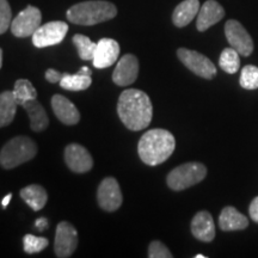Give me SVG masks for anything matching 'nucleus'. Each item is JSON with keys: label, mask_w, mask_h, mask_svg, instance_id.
<instances>
[{"label": "nucleus", "mask_w": 258, "mask_h": 258, "mask_svg": "<svg viewBox=\"0 0 258 258\" xmlns=\"http://www.w3.org/2000/svg\"><path fill=\"white\" fill-rule=\"evenodd\" d=\"M117 114L128 129L141 131L147 128L152 121V102L144 91L137 89L125 90L118 98Z\"/></svg>", "instance_id": "nucleus-1"}, {"label": "nucleus", "mask_w": 258, "mask_h": 258, "mask_svg": "<svg viewBox=\"0 0 258 258\" xmlns=\"http://www.w3.org/2000/svg\"><path fill=\"white\" fill-rule=\"evenodd\" d=\"M176 147L175 137L166 129H151L139 140L138 153L146 165L157 166L171 157Z\"/></svg>", "instance_id": "nucleus-2"}, {"label": "nucleus", "mask_w": 258, "mask_h": 258, "mask_svg": "<svg viewBox=\"0 0 258 258\" xmlns=\"http://www.w3.org/2000/svg\"><path fill=\"white\" fill-rule=\"evenodd\" d=\"M117 15V9L112 3L104 0H89L78 3L67 10V19L73 24L96 25L110 21Z\"/></svg>", "instance_id": "nucleus-3"}, {"label": "nucleus", "mask_w": 258, "mask_h": 258, "mask_svg": "<svg viewBox=\"0 0 258 258\" xmlns=\"http://www.w3.org/2000/svg\"><path fill=\"white\" fill-rule=\"evenodd\" d=\"M37 153V145L28 137H16L6 143L0 151V165L4 169H15L31 160Z\"/></svg>", "instance_id": "nucleus-4"}, {"label": "nucleus", "mask_w": 258, "mask_h": 258, "mask_svg": "<svg viewBox=\"0 0 258 258\" xmlns=\"http://www.w3.org/2000/svg\"><path fill=\"white\" fill-rule=\"evenodd\" d=\"M207 176V167L201 163H185L183 165L177 166L167 175L166 183L175 191L188 189L190 186L202 182Z\"/></svg>", "instance_id": "nucleus-5"}, {"label": "nucleus", "mask_w": 258, "mask_h": 258, "mask_svg": "<svg viewBox=\"0 0 258 258\" xmlns=\"http://www.w3.org/2000/svg\"><path fill=\"white\" fill-rule=\"evenodd\" d=\"M177 56L186 69L195 73L196 76L205 79H213L217 76V67L215 64L199 51L179 48L177 50Z\"/></svg>", "instance_id": "nucleus-6"}, {"label": "nucleus", "mask_w": 258, "mask_h": 258, "mask_svg": "<svg viewBox=\"0 0 258 258\" xmlns=\"http://www.w3.org/2000/svg\"><path fill=\"white\" fill-rule=\"evenodd\" d=\"M69 31V25L64 22L55 21L41 25L32 35V43L37 48L55 46L63 41Z\"/></svg>", "instance_id": "nucleus-7"}, {"label": "nucleus", "mask_w": 258, "mask_h": 258, "mask_svg": "<svg viewBox=\"0 0 258 258\" xmlns=\"http://www.w3.org/2000/svg\"><path fill=\"white\" fill-rule=\"evenodd\" d=\"M42 14L35 6L29 5L21 11L11 23V31L16 37H29L41 27Z\"/></svg>", "instance_id": "nucleus-8"}, {"label": "nucleus", "mask_w": 258, "mask_h": 258, "mask_svg": "<svg viewBox=\"0 0 258 258\" xmlns=\"http://www.w3.org/2000/svg\"><path fill=\"white\" fill-rule=\"evenodd\" d=\"M225 35L228 43L240 55L250 56L253 51V41L250 34L238 21L230 19L225 24Z\"/></svg>", "instance_id": "nucleus-9"}, {"label": "nucleus", "mask_w": 258, "mask_h": 258, "mask_svg": "<svg viewBox=\"0 0 258 258\" xmlns=\"http://www.w3.org/2000/svg\"><path fill=\"white\" fill-rule=\"evenodd\" d=\"M78 246V232L72 224L62 221L57 225L54 251L59 258H69Z\"/></svg>", "instance_id": "nucleus-10"}, {"label": "nucleus", "mask_w": 258, "mask_h": 258, "mask_svg": "<svg viewBox=\"0 0 258 258\" xmlns=\"http://www.w3.org/2000/svg\"><path fill=\"white\" fill-rule=\"evenodd\" d=\"M97 201L105 212H115L121 207L123 198L120 184L114 177H106L102 180L97 191Z\"/></svg>", "instance_id": "nucleus-11"}, {"label": "nucleus", "mask_w": 258, "mask_h": 258, "mask_svg": "<svg viewBox=\"0 0 258 258\" xmlns=\"http://www.w3.org/2000/svg\"><path fill=\"white\" fill-rule=\"evenodd\" d=\"M64 161L71 171L76 173L89 172L93 166L91 154L79 144H71L64 150Z\"/></svg>", "instance_id": "nucleus-12"}, {"label": "nucleus", "mask_w": 258, "mask_h": 258, "mask_svg": "<svg viewBox=\"0 0 258 258\" xmlns=\"http://www.w3.org/2000/svg\"><path fill=\"white\" fill-rule=\"evenodd\" d=\"M139 60L133 54H125L117 62L112 73V82L118 86L132 85L138 78Z\"/></svg>", "instance_id": "nucleus-13"}, {"label": "nucleus", "mask_w": 258, "mask_h": 258, "mask_svg": "<svg viewBox=\"0 0 258 258\" xmlns=\"http://www.w3.org/2000/svg\"><path fill=\"white\" fill-rule=\"evenodd\" d=\"M120 55V44L112 38H101L97 42L93 56V66L96 69H108L114 64Z\"/></svg>", "instance_id": "nucleus-14"}, {"label": "nucleus", "mask_w": 258, "mask_h": 258, "mask_svg": "<svg viewBox=\"0 0 258 258\" xmlns=\"http://www.w3.org/2000/svg\"><path fill=\"white\" fill-rule=\"evenodd\" d=\"M225 16V10L215 0H207V2L200 8L198 14V22L196 28L199 31H206L214 24L219 23Z\"/></svg>", "instance_id": "nucleus-15"}, {"label": "nucleus", "mask_w": 258, "mask_h": 258, "mask_svg": "<svg viewBox=\"0 0 258 258\" xmlns=\"http://www.w3.org/2000/svg\"><path fill=\"white\" fill-rule=\"evenodd\" d=\"M51 108L59 121L63 124L74 125L80 120V112L77 106L62 95H54L51 97Z\"/></svg>", "instance_id": "nucleus-16"}, {"label": "nucleus", "mask_w": 258, "mask_h": 258, "mask_svg": "<svg viewBox=\"0 0 258 258\" xmlns=\"http://www.w3.org/2000/svg\"><path fill=\"white\" fill-rule=\"evenodd\" d=\"M191 233L196 239L209 243L215 237V225L211 213L199 212L191 221Z\"/></svg>", "instance_id": "nucleus-17"}, {"label": "nucleus", "mask_w": 258, "mask_h": 258, "mask_svg": "<svg viewBox=\"0 0 258 258\" xmlns=\"http://www.w3.org/2000/svg\"><path fill=\"white\" fill-rule=\"evenodd\" d=\"M92 83L91 71L89 67L84 66L76 74L61 73L59 74L60 86L69 91H83L90 88Z\"/></svg>", "instance_id": "nucleus-18"}, {"label": "nucleus", "mask_w": 258, "mask_h": 258, "mask_svg": "<svg viewBox=\"0 0 258 258\" xmlns=\"http://www.w3.org/2000/svg\"><path fill=\"white\" fill-rule=\"evenodd\" d=\"M219 225L222 231H240L249 226V220L234 207L227 206L221 211Z\"/></svg>", "instance_id": "nucleus-19"}, {"label": "nucleus", "mask_w": 258, "mask_h": 258, "mask_svg": "<svg viewBox=\"0 0 258 258\" xmlns=\"http://www.w3.org/2000/svg\"><path fill=\"white\" fill-rule=\"evenodd\" d=\"M200 11L199 0H184L176 6L172 14V22L176 27L183 28L190 24Z\"/></svg>", "instance_id": "nucleus-20"}, {"label": "nucleus", "mask_w": 258, "mask_h": 258, "mask_svg": "<svg viewBox=\"0 0 258 258\" xmlns=\"http://www.w3.org/2000/svg\"><path fill=\"white\" fill-rule=\"evenodd\" d=\"M24 110L28 112L30 118V127L34 132H43L49 124V118L44 108L36 99H30L25 102L23 105Z\"/></svg>", "instance_id": "nucleus-21"}, {"label": "nucleus", "mask_w": 258, "mask_h": 258, "mask_svg": "<svg viewBox=\"0 0 258 258\" xmlns=\"http://www.w3.org/2000/svg\"><path fill=\"white\" fill-rule=\"evenodd\" d=\"M21 198L32 211L38 212L46 206L48 194L43 186L31 184L21 190Z\"/></svg>", "instance_id": "nucleus-22"}, {"label": "nucleus", "mask_w": 258, "mask_h": 258, "mask_svg": "<svg viewBox=\"0 0 258 258\" xmlns=\"http://www.w3.org/2000/svg\"><path fill=\"white\" fill-rule=\"evenodd\" d=\"M17 105L14 92L4 91L0 93V128L6 127L14 121Z\"/></svg>", "instance_id": "nucleus-23"}, {"label": "nucleus", "mask_w": 258, "mask_h": 258, "mask_svg": "<svg viewBox=\"0 0 258 258\" xmlns=\"http://www.w3.org/2000/svg\"><path fill=\"white\" fill-rule=\"evenodd\" d=\"M12 92H14L15 99L18 105H23L25 102L30 101V99H36L37 97L36 89L32 86V84L28 79H18L15 83Z\"/></svg>", "instance_id": "nucleus-24"}, {"label": "nucleus", "mask_w": 258, "mask_h": 258, "mask_svg": "<svg viewBox=\"0 0 258 258\" xmlns=\"http://www.w3.org/2000/svg\"><path fill=\"white\" fill-rule=\"evenodd\" d=\"M72 41L74 46L77 47V50H78V55L80 59L85 61L93 60L97 43L92 42L88 36H85V35H82V34L74 35Z\"/></svg>", "instance_id": "nucleus-25"}, {"label": "nucleus", "mask_w": 258, "mask_h": 258, "mask_svg": "<svg viewBox=\"0 0 258 258\" xmlns=\"http://www.w3.org/2000/svg\"><path fill=\"white\" fill-rule=\"evenodd\" d=\"M219 66L221 67L222 71H225L226 73L234 74L238 72L240 67V59H239V53L234 49V48H225L222 50L220 59H219Z\"/></svg>", "instance_id": "nucleus-26"}, {"label": "nucleus", "mask_w": 258, "mask_h": 258, "mask_svg": "<svg viewBox=\"0 0 258 258\" xmlns=\"http://www.w3.org/2000/svg\"><path fill=\"white\" fill-rule=\"evenodd\" d=\"M239 83L241 88L246 90L258 89V67L253 64H246L241 70Z\"/></svg>", "instance_id": "nucleus-27"}, {"label": "nucleus", "mask_w": 258, "mask_h": 258, "mask_svg": "<svg viewBox=\"0 0 258 258\" xmlns=\"http://www.w3.org/2000/svg\"><path fill=\"white\" fill-rule=\"evenodd\" d=\"M23 244L25 252L32 254L43 251L48 246L49 241H48L47 238L36 237V235L32 234H25L23 238Z\"/></svg>", "instance_id": "nucleus-28"}, {"label": "nucleus", "mask_w": 258, "mask_h": 258, "mask_svg": "<svg viewBox=\"0 0 258 258\" xmlns=\"http://www.w3.org/2000/svg\"><path fill=\"white\" fill-rule=\"evenodd\" d=\"M12 11L8 0H0V35L5 34L11 27Z\"/></svg>", "instance_id": "nucleus-29"}, {"label": "nucleus", "mask_w": 258, "mask_h": 258, "mask_svg": "<svg viewBox=\"0 0 258 258\" xmlns=\"http://www.w3.org/2000/svg\"><path fill=\"white\" fill-rule=\"evenodd\" d=\"M148 257L150 258H172L170 250L159 240H153L148 246Z\"/></svg>", "instance_id": "nucleus-30"}, {"label": "nucleus", "mask_w": 258, "mask_h": 258, "mask_svg": "<svg viewBox=\"0 0 258 258\" xmlns=\"http://www.w3.org/2000/svg\"><path fill=\"white\" fill-rule=\"evenodd\" d=\"M249 213H250L251 219H252L253 221L258 222V196L256 199H253L252 202H251Z\"/></svg>", "instance_id": "nucleus-31"}, {"label": "nucleus", "mask_w": 258, "mask_h": 258, "mask_svg": "<svg viewBox=\"0 0 258 258\" xmlns=\"http://www.w3.org/2000/svg\"><path fill=\"white\" fill-rule=\"evenodd\" d=\"M35 226H36L38 231L46 230V228L48 227V221H47V219L40 218V219H38V220H36V222H35Z\"/></svg>", "instance_id": "nucleus-32"}, {"label": "nucleus", "mask_w": 258, "mask_h": 258, "mask_svg": "<svg viewBox=\"0 0 258 258\" xmlns=\"http://www.w3.org/2000/svg\"><path fill=\"white\" fill-rule=\"evenodd\" d=\"M11 199H12V194H9V195H6L5 198L3 199V202H2V206H3V208L6 209V207H8V206H9L10 201H11Z\"/></svg>", "instance_id": "nucleus-33"}, {"label": "nucleus", "mask_w": 258, "mask_h": 258, "mask_svg": "<svg viewBox=\"0 0 258 258\" xmlns=\"http://www.w3.org/2000/svg\"><path fill=\"white\" fill-rule=\"evenodd\" d=\"M3 66V49L0 48V69H2Z\"/></svg>", "instance_id": "nucleus-34"}, {"label": "nucleus", "mask_w": 258, "mask_h": 258, "mask_svg": "<svg viewBox=\"0 0 258 258\" xmlns=\"http://www.w3.org/2000/svg\"><path fill=\"white\" fill-rule=\"evenodd\" d=\"M195 258H206V256H203V254H196Z\"/></svg>", "instance_id": "nucleus-35"}]
</instances>
